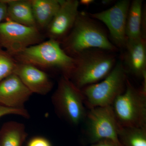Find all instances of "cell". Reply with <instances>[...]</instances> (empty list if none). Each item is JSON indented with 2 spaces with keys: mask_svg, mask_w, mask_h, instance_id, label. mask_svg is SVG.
<instances>
[{
  "mask_svg": "<svg viewBox=\"0 0 146 146\" xmlns=\"http://www.w3.org/2000/svg\"><path fill=\"white\" fill-rule=\"evenodd\" d=\"M17 63L12 55L0 48V82L14 73Z\"/></svg>",
  "mask_w": 146,
  "mask_h": 146,
  "instance_id": "d6986e66",
  "label": "cell"
},
{
  "mask_svg": "<svg viewBox=\"0 0 146 146\" xmlns=\"http://www.w3.org/2000/svg\"><path fill=\"white\" fill-rule=\"evenodd\" d=\"M15 74L0 82V105L17 109H24L25 104L32 95Z\"/></svg>",
  "mask_w": 146,
  "mask_h": 146,
  "instance_id": "8fae6325",
  "label": "cell"
},
{
  "mask_svg": "<svg viewBox=\"0 0 146 146\" xmlns=\"http://www.w3.org/2000/svg\"><path fill=\"white\" fill-rule=\"evenodd\" d=\"M91 146H123L120 142H117L110 140L104 139L95 143L91 144Z\"/></svg>",
  "mask_w": 146,
  "mask_h": 146,
  "instance_id": "7402d4cb",
  "label": "cell"
},
{
  "mask_svg": "<svg viewBox=\"0 0 146 146\" xmlns=\"http://www.w3.org/2000/svg\"><path fill=\"white\" fill-rule=\"evenodd\" d=\"M14 74L33 94L45 96L53 87V83L46 73L33 65L18 62Z\"/></svg>",
  "mask_w": 146,
  "mask_h": 146,
  "instance_id": "7c38bea8",
  "label": "cell"
},
{
  "mask_svg": "<svg viewBox=\"0 0 146 146\" xmlns=\"http://www.w3.org/2000/svg\"><path fill=\"white\" fill-rule=\"evenodd\" d=\"M118 137L123 146H146V127L119 126Z\"/></svg>",
  "mask_w": 146,
  "mask_h": 146,
  "instance_id": "ac0fdd59",
  "label": "cell"
},
{
  "mask_svg": "<svg viewBox=\"0 0 146 146\" xmlns=\"http://www.w3.org/2000/svg\"><path fill=\"white\" fill-rule=\"evenodd\" d=\"M17 62L30 64L43 70L58 72L70 78L75 59L63 50L60 42L51 39L31 46L13 56Z\"/></svg>",
  "mask_w": 146,
  "mask_h": 146,
  "instance_id": "7a4b0ae2",
  "label": "cell"
},
{
  "mask_svg": "<svg viewBox=\"0 0 146 146\" xmlns=\"http://www.w3.org/2000/svg\"><path fill=\"white\" fill-rule=\"evenodd\" d=\"M78 0H61L60 8L46 29L48 39L60 42L68 35L79 11Z\"/></svg>",
  "mask_w": 146,
  "mask_h": 146,
  "instance_id": "30bf717a",
  "label": "cell"
},
{
  "mask_svg": "<svg viewBox=\"0 0 146 146\" xmlns=\"http://www.w3.org/2000/svg\"><path fill=\"white\" fill-rule=\"evenodd\" d=\"M122 58L127 74L142 80L146 76V38L127 41Z\"/></svg>",
  "mask_w": 146,
  "mask_h": 146,
  "instance_id": "4fadbf2b",
  "label": "cell"
},
{
  "mask_svg": "<svg viewBox=\"0 0 146 146\" xmlns=\"http://www.w3.org/2000/svg\"><path fill=\"white\" fill-rule=\"evenodd\" d=\"M16 115L26 119L30 117L29 114L26 109H17L5 107L0 105V118L7 115Z\"/></svg>",
  "mask_w": 146,
  "mask_h": 146,
  "instance_id": "ffe728a7",
  "label": "cell"
},
{
  "mask_svg": "<svg viewBox=\"0 0 146 146\" xmlns=\"http://www.w3.org/2000/svg\"><path fill=\"white\" fill-rule=\"evenodd\" d=\"M122 127H146V88H136L127 79L125 90L111 105Z\"/></svg>",
  "mask_w": 146,
  "mask_h": 146,
  "instance_id": "277c9868",
  "label": "cell"
},
{
  "mask_svg": "<svg viewBox=\"0 0 146 146\" xmlns=\"http://www.w3.org/2000/svg\"><path fill=\"white\" fill-rule=\"evenodd\" d=\"M27 136L23 123L15 121L9 122L0 132V146H23Z\"/></svg>",
  "mask_w": 146,
  "mask_h": 146,
  "instance_id": "e0dca14e",
  "label": "cell"
},
{
  "mask_svg": "<svg viewBox=\"0 0 146 146\" xmlns=\"http://www.w3.org/2000/svg\"><path fill=\"white\" fill-rule=\"evenodd\" d=\"M130 3L129 0H121L107 10L89 13L91 18L101 21L106 25L111 42L119 49H124L127 41L126 24Z\"/></svg>",
  "mask_w": 146,
  "mask_h": 146,
  "instance_id": "9c48e42d",
  "label": "cell"
},
{
  "mask_svg": "<svg viewBox=\"0 0 146 146\" xmlns=\"http://www.w3.org/2000/svg\"><path fill=\"white\" fill-rule=\"evenodd\" d=\"M84 121L85 134L90 143L104 139L120 142L117 134L119 125L111 106L89 108Z\"/></svg>",
  "mask_w": 146,
  "mask_h": 146,
  "instance_id": "ba28073f",
  "label": "cell"
},
{
  "mask_svg": "<svg viewBox=\"0 0 146 146\" xmlns=\"http://www.w3.org/2000/svg\"><path fill=\"white\" fill-rule=\"evenodd\" d=\"M51 101L57 115L70 124L77 125L84 121L87 111L83 94L68 78L61 76Z\"/></svg>",
  "mask_w": 146,
  "mask_h": 146,
  "instance_id": "8992f818",
  "label": "cell"
},
{
  "mask_svg": "<svg viewBox=\"0 0 146 146\" xmlns=\"http://www.w3.org/2000/svg\"><path fill=\"white\" fill-rule=\"evenodd\" d=\"M60 44L66 53L74 58L90 49L114 53L119 50L110 40L103 28L84 11L79 12L72 28Z\"/></svg>",
  "mask_w": 146,
  "mask_h": 146,
  "instance_id": "6da1fadb",
  "label": "cell"
},
{
  "mask_svg": "<svg viewBox=\"0 0 146 146\" xmlns=\"http://www.w3.org/2000/svg\"><path fill=\"white\" fill-rule=\"evenodd\" d=\"M115 53L98 48L84 51L74 58V68L69 79L80 90L102 81L117 61Z\"/></svg>",
  "mask_w": 146,
  "mask_h": 146,
  "instance_id": "3957f363",
  "label": "cell"
},
{
  "mask_svg": "<svg viewBox=\"0 0 146 146\" xmlns=\"http://www.w3.org/2000/svg\"><path fill=\"white\" fill-rule=\"evenodd\" d=\"M27 146H52L48 139L41 136L34 137L29 141Z\"/></svg>",
  "mask_w": 146,
  "mask_h": 146,
  "instance_id": "44dd1931",
  "label": "cell"
},
{
  "mask_svg": "<svg viewBox=\"0 0 146 146\" xmlns=\"http://www.w3.org/2000/svg\"><path fill=\"white\" fill-rule=\"evenodd\" d=\"M95 2L94 0H80L79 1V5L85 6H89L90 5L92 4Z\"/></svg>",
  "mask_w": 146,
  "mask_h": 146,
  "instance_id": "cb8c5ba5",
  "label": "cell"
},
{
  "mask_svg": "<svg viewBox=\"0 0 146 146\" xmlns=\"http://www.w3.org/2000/svg\"><path fill=\"white\" fill-rule=\"evenodd\" d=\"M111 1H108H108L105 0V1H102V3L104 5L108 4V3L109 4L111 2H110Z\"/></svg>",
  "mask_w": 146,
  "mask_h": 146,
  "instance_id": "d4e9b609",
  "label": "cell"
},
{
  "mask_svg": "<svg viewBox=\"0 0 146 146\" xmlns=\"http://www.w3.org/2000/svg\"><path fill=\"white\" fill-rule=\"evenodd\" d=\"M127 72L121 60L102 81L81 89L85 106L89 108L111 106L125 90Z\"/></svg>",
  "mask_w": 146,
  "mask_h": 146,
  "instance_id": "5b68a950",
  "label": "cell"
},
{
  "mask_svg": "<svg viewBox=\"0 0 146 146\" xmlns=\"http://www.w3.org/2000/svg\"><path fill=\"white\" fill-rule=\"evenodd\" d=\"M37 29L46 30L60 8L61 0H30Z\"/></svg>",
  "mask_w": 146,
  "mask_h": 146,
  "instance_id": "9a60e30c",
  "label": "cell"
},
{
  "mask_svg": "<svg viewBox=\"0 0 146 146\" xmlns=\"http://www.w3.org/2000/svg\"><path fill=\"white\" fill-rule=\"evenodd\" d=\"M7 5L5 1H0V24L7 18Z\"/></svg>",
  "mask_w": 146,
  "mask_h": 146,
  "instance_id": "603a6c76",
  "label": "cell"
},
{
  "mask_svg": "<svg viewBox=\"0 0 146 146\" xmlns=\"http://www.w3.org/2000/svg\"><path fill=\"white\" fill-rule=\"evenodd\" d=\"M143 3L142 0L131 2L126 24L127 41L146 37V14Z\"/></svg>",
  "mask_w": 146,
  "mask_h": 146,
  "instance_id": "5bb4252c",
  "label": "cell"
},
{
  "mask_svg": "<svg viewBox=\"0 0 146 146\" xmlns=\"http://www.w3.org/2000/svg\"><path fill=\"white\" fill-rule=\"evenodd\" d=\"M7 18L23 25L36 28L30 0H6Z\"/></svg>",
  "mask_w": 146,
  "mask_h": 146,
  "instance_id": "2e32d148",
  "label": "cell"
},
{
  "mask_svg": "<svg viewBox=\"0 0 146 146\" xmlns=\"http://www.w3.org/2000/svg\"><path fill=\"white\" fill-rule=\"evenodd\" d=\"M36 28L26 26L8 19L0 24V46L12 56L44 41Z\"/></svg>",
  "mask_w": 146,
  "mask_h": 146,
  "instance_id": "52a82bcc",
  "label": "cell"
}]
</instances>
